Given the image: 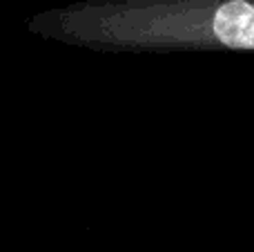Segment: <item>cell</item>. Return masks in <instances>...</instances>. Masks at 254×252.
<instances>
[{"label":"cell","mask_w":254,"mask_h":252,"mask_svg":"<svg viewBox=\"0 0 254 252\" xmlns=\"http://www.w3.org/2000/svg\"><path fill=\"white\" fill-rule=\"evenodd\" d=\"M29 29L98 52H254V0H80Z\"/></svg>","instance_id":"obj_1"}]
</instances>
